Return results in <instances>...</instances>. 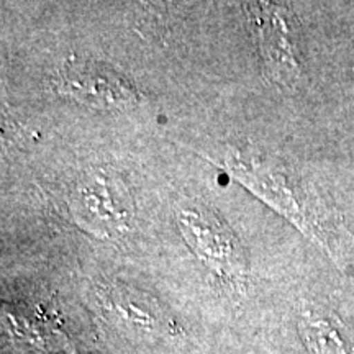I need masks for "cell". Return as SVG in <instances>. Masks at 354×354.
I'll use <instances>...</instances> for the list:
<instances>
[{"mask_svg":"<svg viewBox=\"0 0 354 354\" xmlns=\"http://www.w3.org/2000/svg\"><path fill=\"white\" fill-rule=\"evenodd\" d=\"M57 94L95 109H130L140 92L125 74L95 61L71 63L55 79Z\"/></svg>","mask_w":354,"mask_h":354,"instance_id":"cell-1","label":"cell"},{"mask_svg":"<svg viewBox=\"0 0 354 354\" xmlns=\"http://www.w3.org/2000/svg\"><path fill=\"white\" fill-rule=\"evenodd\" d=\"M179 225L187 238L189 245L207 263L223 272H238L243 268V256L232 232H228L214 215L207 212H183Z\"/></svg>","mask_w":354,"mask_h":354,"instance_id":"cell-3","label":"cell"},{"mask_svg":"<svg viewBox=\"0 0 354 354\" xmlns=\"http://www.w3.org/2000/svg\"><path fill=\"white\" fill-rule=\"evenodd\" d=\"M245 7L269 74L279 82L294 81L299 61L289 13L276 3H245Z\"/></svg>","mask_w":354,"mask_h":354,"instance_id":"cell-2","label":"cell"},{"mask_svg":"<svg viewBox=\"0 0 354 354\" xmlns=\"http://www.w3.org/2000/svg\"><path fill=\"white\" fill-rule=\"evenodd\" d=\"M79 207H81V212L87 216L88 223H94L99 227V225H105L107 228H117L122 230L120 225L115 221L110 214H112L115 218H117L123 225V220H125V212L117 210L115 205H110V196L107 194V189L105 185H102L99 180L92 184H84L81 189H79V197H77Z\"/></svg>","mask_w":354,"mask_h":354,"instance_id":"cell-4","label":"cell"}]
</instances>
